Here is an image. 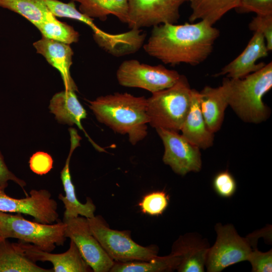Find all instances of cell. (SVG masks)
Returning a JSON list of instances; mask_svg holds the SVG:
<instances>
[{"label":"cell","mask_w":272,"mask_h":272,"mask_svg":"<svg viewBox=\"0 0 272 272\" xmlns=\"http://www.w3.org/2000/svg\"><path fill=\"white\" fill-rule=\"evenodd\" d=\"M11 180L19 185L26 193L24 187L26 186V182L17 177L8 168L5 162L4 158L0 151V187L6 189L8 186V181Z\"/></svg>","instance_id":"obj_34"},{"label":"cell","mask_w":272,"mask_h":272,"mask_svg":"<svg viewBox=\"0 0 272 272\" xmlns=\"http://www.w3.org/2000/svg\"><path fill=\"white\" fill-rule=\"evenodd\" d=\"M80 4L79 11L90 18L105 20L113 15L121 22L128 21L127 0H71Z\"/></svg>","instance_id":"obj_22"},{"label":"cell","mask_w":272,"mask_h":272,"mask_svg":"<svg viewBox=\"0 0 272 272\" xmlns=\"http://www.w3.org/2000/svg\"><path fill=\"white\" fill-rule=\"evenodd\" d=\"M156 130L164 147L163 161L175 173L185 175L200 170L202 162L198 147L178 132L161 128Z\"/></svg>","instance_id":"obj_11"},{"label":"cell","mask_w":272,"mask_h":272,"mask_svg":"<svg viewBox=\"0 0 272 272\" xmlns=\"http://www.w3.org/2000/svg\"><path fill=\"white\" fill-rule=\"evenodd\" d=\"M69 133L71 141L70 150L64 166L60 172V179L65 195L60 193L58 196V199L62 202L65 208L63 220L76 218L79 216H83L87 218H92L95 216L96 206L89 197H87L86 202L84 203L81 202L78 200L76 196L75 185L72 180L70 169L72 155L76 148L80 146V142L82 138L75 129H70Z\"/></svg>","instance_id":"obj_13"},{"label":"cell","mask_w":272,"mask_h":272,"mask_svg":"<svg viewBox=\"0 0 272 272\" xmlns=\"http://www.w3.org/2000/svg\"><path fill=\"white\" fill-rule=\"evenodd\" d=\"M97 120L115 132L127 134L134 145L148 134L147 99L127 93H114L88 101Z\"/></svg>","instance_id":"obj_2"},{"label":"cell","mask_w":272,"mask_h":272,"mask_svg":"<svg viewBox=\"0 0 272 272\" xmlns=\"http://www.w3.org/2000/svg\"><path fill=\"white\" fill-rule=\"evenodd\" d=\"M191 13L190 22L199 20L214 25L225 14L237 9L240 0H189Z\"/></svg>","instance_id":"obj_23"},{"label":"cell","mask_w":272,"mask_h":272,"mask_svg":"<svg viewBox=\"0 0 272 272\" xmlns=\"http://www.w3.org/2000/svg\"><path fill=\"white\" fill-rule=\"evenodd\" d=\"M0 7L22 16L36 27L53 16L42 0H0Z\"/></svg>","instance_id":"obj_25"},{"label":"cell","mask_w":272,"mask_h":272,"mask_svg":"<svg viewBox=\"0 0 272 272\" xmlns=\"http://www.w3.org/2000/svg\"><path fill=\"white\" fill-rule=\"evenodd\" d=\"M130 29L175 24L178 20L182 0H127Z\"/></svg>","instance_id":"obj_12"},{"label":"cell","mask_w":272,"mask_h":272,"mask_svg":"<svg viewBox=\"0 0 272 272\" xmlns=\"http://www.w3.org/2000/svg\"><path fill=\"white\" fill-rule=\"evenodd\" d=\"M213 185L216 192L224 198L231 197L236 190V181L228 171L218 173L213 179Z\"/></svg>","instance_id":"obj_30"},{"label":"cell","mask_w":272,"mask_h":272,"mask_svg":"<svg viewBox=\"0 0 272 272\" xmlns=\"http://www.w3.org/2000/svg\"><path fill=\"white\" fill-rule=\"evenodd\" d=\"M33 46L37 53L59 71L65 90L77 91L70 73L74 52L70 45L42 36L33 43Z\"/></svg>","instance_id":"obj_17"},{"label":"cell","mask_w":272,"mask_h":272,"mask_svg":"<svg viewBox=\"0 0 272 272\" xmlns=\"http://www.w3.org/2000/svg\"><path fill=\"white\" fill-rule=\"evenodd\" d=\"M49 109L50 112L55 115V118L58 123L70 126L76 125L84 131L86 137L96 148L102 151L91 141L82 126L81 121L87 117V114L78 99L75 91L64 90L54 94L50 101Z\"/></svg>","instance_id":"obj_18"},{"label":"cell","mask_w":272,"mask_h":272,"mask_svg":"<svg viewBox=\"0 0 272 272\" xmlns=\"http://www.w3.org/2000/svg\"><path fill=\"white\" fill-rule=\"evenodd\" d=\"M192 91L186 77L180 75L172 86L152 93L147 99L149 124L156 129L179 132L190 106Z\"/></svg>","instance_id":"obj_4"},{"label":"cell","mask_w":272,"mask_h":272,"mask_svg":"<svg viewBox=\"0 0 272 272\" xmlns=\"http://www.w3.org/2000/svg\"><path fill=\"white\" fill-rule=\"evenodd\" d=\"M26 255L32 261H49L53 265V272H89L91 268L83 258L77 246L70 240L67 251L61 253H52L36 246L18 241Z\"/></svg>","instance_id":"obj_15"},{"label":"cell","mask_w":272,"mask_h":272,"mask_svg":"<svg viewBox=\"0 0 272 272\" xmlns=\"http://www.w3.org/2000/svg\"><path fill=\"white\" fill-rule=\"evenodd\" d=\"M49 11L55 16L76 20L88 25L94 32L93 36L105 38L109 35L99 28L90 18L77 10L75 2L64 3L58 0H42Z\"/></svg>","instance_id":"obj_26"},{"label":"cell","mask_w":272,"mask_h":272,"mask_svg":"<svg viewBox=\"0 0 272 272\" xmlns=\"http://www.w3.org/2000/svg\"><path fill=\"white\" fill-rule=\"evenodd\" d=\"M87 219L92 234L115 262L149 260L158 256L157 246L138 244L131 239L129 231L110 228L100 216Z\"/></svg>","instance_id":"obj_6"},{"label":"cell","mask_w":272,"mask_h":272,"mask_svg":"<svg viewBox=\"0 0 272 272\" xmlns=\"http://www.w3.org/2000/svg\"><path fill=\"white\" fill-rule=\"evenodd\" d=\"M180 75L161 64L151 65L135 59L123 61L116 72L119 85L123 87L139 88L152 93L173 85Z\"/></svg>","instance_id":"obj_8"},{"label":"cell","mask_w":272,"mask_h":272,"mask_svg":"<svg viewBox=\"0 0 272 272\" xmlns=\"http://www.w3.org/2000/svg\"><path fill=\"white\" fill-rule=\"evenodd\" d=\"M219 35L218 29L203 20L163 24L153 27L143 47L149 55L165 64L196 65L211 54Z\"/></svg>","instance_id":"obj_1"},{"label":"cell","mask_w":272,"mask_h":272,"mask_svg":"<svg viewBox=\"0 0 272 272\" xmlns=\"http://www.w3.org/2000/svg\"><path fill=\"white\" fill-rule=\"evenodd\" d=\"M243 12H253L256 15L272 14V0H240L237 8Z\"/></svg>","instance_id":"obj_33"},{"label":"cell","mask_w":272,"mask_h":272,"mask_svg":"<svg viewBox=\"0 0 272 272\" xmlns=\"http://www.w3.org/2000/svg\"><path fill=\"white\" fill-rule=\"evenodd\" d=\"M0 187V211L12 214L28 215L34 221L51 224L60 221L57 203L47 190L32 189L22 198L9 196Z\"/></svg>","instance_id":"obj_9"},{"label":"cell","mask_w":272,"mask_h":272,"mask_svg":"<svg viewBox=\"0 0 272 272\" xmlns=\"http://www.w3.org/2000/svg\"><path fill=\"white\" fill-rule=\"evenodd\" d=\"M180 257L172 253L149 260L126 262H115L110 272H165L177 270Z\"/></svg>","instance_id":"obj_24"},{"label":"cell","mask_w":272,"mask_h":272,"mask_svg":"<svg viewBox=\"0 0 272 272\" xmlns=\"http://www.w3.org/2000/svg\"><path fill=\"white\" fill-rule=\"evenodd\" d=\"M249 28L261 33L268 50H272V14L256 15L249 23Z\"/></svg>","instance_id":"obj_29"},{"label":"cell","mask_w":272,"mask_h":272,"mask_svg":"<svg viewBox=\"0 0 272 272\" xmlns=\"http://www.w3.org/2000/svg\"><path fill=\"white\" fill-rule=\"evenodd\" d=\"M183 2H185V1H189V0H182Z\"/></svg>","instance_id":"obj_35"},{"label":"cell","mask_w":272,"mask_h":272,"mask_svg":"<svg viewBox=\"0 0 272 272\" xmlns=\"http://www.w3.org/2000/svg\"><path fill=\"white\" fill-rule=\"evenodd\" d=\"M36 28L42 36L70 45L76 43L79 34L73 27L58 21L54 16L41 22Z\"/></svg>","instance_id":"obj_27"},{"label":"cell","mask_w":272,"mask_h":272,"mask_svg":"<svg viewBox=\"0 0 272 272\" xmlns=\"http://www.w3.org/2000/svg\"><path fill=\"white\" fill-rule=\"evenodd\" d=\"M216 241L210 247L205 266L209 272H219L242 261L247 260L252 250L249 238H243L232 225L215 226Z\"/></svg>","instance_id":"obj_7"},{"label":"cell","mask_w":272,"mask_h":272,"mask_svg":"<svg viewBox=\"0 0 272 272\" xmlns=\"http://www.w3.org/2000/svg\"><path fill=\"white\" fill-rule=\"evenodd\" d=\"M182 135L199 149L211 147L214 133L208 128L202 114L199 99V92L192 89L190 106L180 130Z\"/></svg>","instance_id":"obj_19"},{"label":"cell","mask_w":272,"mask_h":272,"mask_svg":"<svg viewBox=\"0 0 272 272\" xmlns=\"http://www.w3.org/2000/svg\"><path fill=\"white\" fill-rule=\"evenodd\" d=\"M0 272H53L41 267L25 254L20 242L0 238Z\"/></svg>","instance_id":"obj_21"},{"label":"cell","mask_w":272,"mask_h":272,"mask_svg":"<svg viewBox=\"0 0 272 272\" xmlns=\"http://www.w3.org/2000/svg\"><path fill=\"white\" fill-rule=\"evenodd\" d=\"M63 221L48 224L25 219L21 214L0 211V238H15L32 244L39 249L52 252L63 246L66 240Z\"/></svg>","instance_id":"obj_5"},{"label":"cell","mask_w":272,"mask_h":272,"mask_svg":"<svg viewBox=\"0 0 272 272\" xmlns=\"http://www.w3.org/2000/svg\"><path fill=\"white\" fill-rule=\"evenodd\" d=\"M221 87L228 105L242 120L260 123L269 116L263 97L272 88V62L243 78L226 77Z\"/></svg>","instance_id":"obj_3"},{"label":"cell","mask_w":272,"mask_h":272,"mask_svg":"<svg viewBox=\"0 0 272 272\" xmlns=\"http://www.w3.org/2000/svg\"><path fill=\"white\" fill-rule=\"evenodd\" d=\"M210 246L206 239L194 233L180 236L172 247L171 253L178 256L179 272L204 271Z\"/></svg>","instance_id":"obj_16"},{"label":"cell","mask_w":272,"mask_h":272,"mask_svg":"<svg viewBox=\"0 0 272 272\" xmlns=\"http://www.w3.org/2000/svg\"><path fill=\"white\" fill-rule=\"evenodd\" d=\"M29 167L34 173L42 175L48 173L53 168V160L48 153L38 151L34 153L29 161Z\"/></svg>","instance_id":"obj_32"},{"label":"cell","mask_w":272,"mask_h":272,"mask_svg":"<svg viewBox=\"0 0 272 272\" xmlns=\"http://www.w3.org/2000/svg\"><path fill=\"white\" fill-rule=\"evenodd\" d=\"M200 110L209 129L218 131L222 124L228 102L220 86H206L199 92Z\"/></svg>","instance_id":"obj_20"},{"label":"cell","mask_w":272,"mask_h":272,"mask_svg":"<svg viewBox=\"0 0 272 272\" xmlns=\"http://www.w3.org/2000/svg\"><path fill=\"white\" fill-rule=\"evenodd\" d=\"M169 203V197L163 191H157L145 195L139 206L144 214L151 216L161 215Z\"/></svg>","instance_id":"obj_28"},{"label":"cell","mask_w":272,"mask_h":272,"mask_svg":"<svg viewBox=\"0 0 272 272\" xmlns=\"http://www.w3.org/2000/svg\"><path fill=\"white\" fill-rule=\"evenodd\" d=\"M65 236L77 246L83 258L94 272H109L115 261L92 234L88 219L83 216L62 220Z\"/></svg>","instance_id":"obj_10"},{"label":"cell","mask_w":272,"mask_h":272,"mask_svg":"<svg viewBox=\"0 0 272 272\" xmlns=\"http://www.w3.org/2000/svg\"><path fill=\"white\" fill-rule=\"evenodd\" d=\"M247 260L254 272H271L272 271V250L263 252L256 249L251 251Z\"/></svg>","instance_id":"obj_31"},{"label":"cell","mask_w":272,"mask_h":272,"mask_svg":"<svg viewBox=\"0 0 272 272\" xmlns=\"http://www.w3.org/2000/svg\"><path fill=\"white\" fill-rule=\"evenodd\" d=\"M269 50L263 35L258 32L253 35L243 51L224 66L216 76L226 75L231 79H241L262 68L265 64L257 61L268 55Z\"/></svg>","instance_id":"obj_14"}]
</instances>
